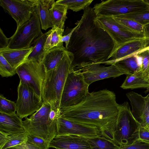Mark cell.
<instances>
[{"label":"cell","mask_w":149,"mask_h":149,"mask_svg":"<svg viewBox=\"0 0 149 149\" xmlns=\"http://www.w3.org/2000/svg\"><path fill=\"white\" fill-rule=\"evenodd\" d=\"M93 8L84 10L70 39L67 50L73 55L72 69L79 70L107 61L115 49L114 41L96 22Z\"/></svg>","instance_id":"obj_1"},{"label":"cell","mask_w":149,"mask_h":149,"mask_svg":"<svg viewBox=\"0 0 149 149\" xmlns=\"http://www.w3.org/2000/svg\"><path fill=\"white\" fill-rule=\"evenodd\" d=\"M119 105L113 92L100 90L89 92L77 105L60 109V116L78 123L96 127L101 135L114 141Z\"/></svg>","instance_id":"obj_2"},{"label":"cell","mask_w":149,"mask_h":149,"mask_svg":"<svg viewBox=\"0 0 149 149\" xmlns=\"http://www.w3.org/2000/svg\"><path fill=\"white\" fill-rule=\"evenodd\" d=\"M73 56L66 51L63 57L54 69L46 72L42 90L43 103H49L52 109L57 110L65 82L72 69Z\"/></svg>","instance_id":"obj_3"},{"label":"cell","mask_w":149,"mask_h":149,"mask_svg":"<svg viewBox=\"0 0 149 149\" xmlns=\"http://www.w3.org/2000/svg\"><path fill=\"white\" fill-rule=\"evenodd\" d=\"M51 109L49 103H43L39 109L23 121L26 132L42 139L49 144L56 134V120H53L49 117Z\"/></svg>","instance_id":"obj_4"},{"label":"cell","mask_w":149,"mask_h":149,"mask_svg":"<svg viewBox=\"0 0 149 149\" xmlns=\"http://www.w3.org/2000/svg\"><path fill=\"white\" fill-rule=\"evenodd\" d=\"M140 125L133 116L127 102L119 104L114 141L120 147L133 143L139 139Z\"/></svg>","instance_id":"obj_5"},{"label":"cell","mask_w":149,"mask_h":149,"mask_svg":"<svg viewBox=\"0 0 149 149\" xmlns=\"http://www.w3.org/2000/svg\"><path fill=\"white\" fill-rule=\"evenodd\" d=\"M147 0H108L95 4L93 8L96 17H112L148 11Z\"/></svg>","instance_id":"obj_6"},{"label":"cell","mask_w":149,"mask_h":149,"mask_svg":"<svg viewBox=\"0 0 149 149\" xmlns=\"http://www.w3.org/2000/svg\"><path fill=\"white\" fill-rule=\"evenodd\" d=\"M89 86L85 82L81 72L71 69L63 89L60 110L80 103L88 93Z\"/></svg>","instance_id":"obj_7"},{"label":"cell","mask_w":149,"mask_h":149,"mask_svg":"<svg viewBox=\"0 0 149 149\" xmlns=\"http://www.w3.org/2000/svg\"><path fill=\"white\" fill-rule=\"evenodd\" d=\"M39 16L36 10L28 21L17 28L10 38L8 47L25 49L31 47L33 42L43 33Z\"/></svg>","instance_id":"obj_8"},{"label":"cell","mask_w":149,"mask_h":149,"mask_svg":"<svg viewBox=\"0 0 149 149\" xmlns=\"http://www.w3.org/2000/svg\"><path fill=\"white\" fill-rule=\"evenodd\" d=\"M17 92L16 114L21 119L32 115L42 106V98L27 84L20 81Z\"/></svg>","instance_id":"obj_9"},{"label":"cell","mask_w":149,"mask_h":149,"mask_svg":"<svg viewBox=\"0 0 149 149\" xmlns=\"http://www.w3.org/2000/svg\"><path fill=\"white\" fill-rule=\"evenodd\" d=\"M16 72L20 81L32 87L42 98V87L46 73L43 64L35 61L25 62L16 69Z\"/></svg>","instance_id":"obj_10"},{"label":"cell","mask_w":149,"mask_h":149,"mask_svg":"<svg viewBox=\"0 0 149 149\" xmlns=\"http://www.w3.org/2000/svg\"><path fill=\"white\" fill-rule=\"evenodd\" d=\"M95 20L99 26L109 35L113 40L115 49L127 42L145 37L143 34L131 32L112 17H96Z\"/></svg>","instance_id":"obj_11"},{"label":"cell","mask_w":149,"mask_h":149,"mask_svg":"<svg viewBox=\"0 0 149 149\" xmlns=\"http://www.w3.org/2000/svg\"><path fill=\"white\" fill-rule=\"evenodd\" d=\"M37 0H0V5L15 21L17 28L29 20L36 10Z\"/></svg>","instance_id":"obj_12"},{"label":"cell","mask_w":149,"mask_h":149,"mask_svg":"<svg viewBox=\"0 0 149 149\" xmlns=\"http://www.w3.org/2000/svg\"><path fill=\"white\" fill-rule=\"evenodd\" d=\"M81 72L86 83L89 86L93 82L110 77H116L123 74H131L123 70L114 64L108 66L93 64L78 70Z\"/></svg>","instance_id":"obj_13"},{"label":"cell","mask_w":149,"mask_h":149,"mask_svg":"<svg viewBox=\"0 0 149 149\" xmlns=\"http://www.w3.org/2000/svg\"><path fill=\"white\" fill-rule=\"evenodd\" d=\"M56 136L74 135L90 137L100 135L96 127L83 125L66 119L60 116L56 119Z\"/></svg>","instance_id":"obj_14"},{"label":"cell","mask_w":149,"mask_h":149,"mask_svg":"<svg viewBox=\"0 0 149 149\" xmlns=\"http://www.w3.org/2000/svg\"><path fill=\"white\" fill-rule=\"evenodd\" d=\"M149 47V38L144 37L127 42L116 48L106 61L101 64L111 65L114 62L136 54Z\"/></svg>","instance_id":"obj_15"},{"label":"cell","mask_w":149,"mask_h":149,"mask_svg":"<svg viewBox=\"0 0 149 149\" xmlns=\"http://www.w3.org/2000/svg\"><path fill=\"white\" fill-rule=\"evenodd\" d=\"M135 119L142 126L149 128V95L143 96L134 91L126 94Z\"/></svg>","instance_id":"obj_16"},{"label":"cell","mask_w":149,"mask_h":149,"mask_svg":"<svg viewBox=\"0 0 149 149\" xmlns=\"http://www.w3.org/2000/svg\"><path fill=\"white\" fill-rule=\"evenodd\" d=\"M49 147L56 149H91L86 137L74 135L55 136Z\"/></svg>","instance_id":"obj_17"},{"label":"cell","mask_w":149,"mask_h":149,"mask_svg":"<svg viewBox=\"0 0 149 149\" xmlns=\"http://www.w3.org/2000/svg\"><path fill=\"white\" fill-rule=\"evenodd\" d=\"M23 121L16 114L9 115L0 112V131L9 136L26 132Z\"/></svg>","instance_id":"obj_18"},{"label":"cell","mask_w":149,"mask_h":149,"mask_svg":"<svg viewBox=\"0 0 149 149\" xmlns=\"http://www.w3.org/2000/svg\"><path fill=\"white\" fill-rule=\"evenodd\" d=\"M33 48V46L25 49H11L7 47L0 49V54L16 69L25 62Z\"/></svg>","instance_id":"obj_19"},{"label":"cell","mask_w":149,"mask_h":149,"mask_svg":"<svg viewBox=\"0 0 149 149\" xmlns=\"http://www.w3.org/2000/svg\"><path fill=\"white\" fill-rule=\"evenodd\" d=\"M66 51L63 45H59L45 51L41 63L46 72L54 69L58 65Z\"/></svg>","instance_id":"obj_20"},{"label":"cell","mask_w":149,"mask_h":149,"mask_svg":"<svg viewBox=\"0 0 149 149\" xmlns=\"http://www.w3.org/2000/svg\"><path fill=\"white\" fill-rule=\"evenodd\" d=\"M55 2L54 0H37L36 10L43 30H46L49 28L53 27L50 9Z\"/></svg>","instance_id":"obj_21"},{"label":"cell","mask_w":149,"mask_h":149,"mask_svg":"<svg viewBox=\"0 0 149 149\" xmlns=\"http://www.w3.org/2000/svg\"><path fill=\"white\" fill-rule=\"evenodd\" d=\"M138 53L117 61L112 64L131 74L141 70L142 57Z\"/></svg>","instance_id":"obj_22"},{"label":"cell","mask_w":149,"mask_h":149,"mask_svg":"<svg viewBox=\"0 0 149 149\" xmlns=\"http://www.w3.org/2000/svg\"><path fill=\"white\" fill-rule=\"evenodd\" d=\"M149 87V82L141 70L127 75L120 87L124 89L146 88Z\"/></svg>","instance_id":"obj_23"},{"label":"cell","mask_w":149,"mask_h":149,"mask_svg":"<svg viewBox=\"0 0 149 149\" xmlns=\"http://www.w3.org/2000/svg\"><path fill=\"white\" fill-rule=\"evenodd\" d=\"M67 10L66 6L57 3L55 2L52 4L50 11L53 27L64 29Z\"/></svg>","instance_id":"obj_24"},{"label":"cell","mask_w":149,"mask_h":149,"mask_svg":"<svg viewBox=\"0 0 149 149\" xmlns=\"http://www.w3.org/2000/svg\"><path fill=\"white\" fill-rule=\"evenodd\" d=\"M50 31L43 33L33 42L31 46L33 47V50L25 62L35 61L41 63L45 52L44 49L45 44Z\"/></svg>","instance_id":"obj_25"},{"label":"cell","mask_w":149,"mask_h":149,"mask_svg":"<svg viewBox=\"0 0 149 149\" xmlns=\"http://www.w3.org/2000/svg\"><path fill=\"white\" fill-rule=\"evenodd\" d=\"M86 138L91 149H117L120 147L113 141L101 135Z\"/></svg>","instance_id":"obj_26"},{"label":"cell","mask_w":149,"mask_h":149,"mask_svg":"<svg viewBox=\"0 0 149 149\" xmlns=\"http://www.w3.org/2000/svg\"><path fill=\"white\" fill-rule=\"evenodd\" d=\"M50 30L45 44V51H48L58 46L63 45V43L61 41L64 29L53 27Z\"/></svg>","instance_id":"obj_27"},{"label":"cell","mask_w":149,"mask_h":149,"mask_svg":"<svg viewBox=\"0 0 149 149\" xmlns=\"http://www.w3.org/2000/svg\"><path fill=\"white\" fill-rule=\"evenodd\" d=\"M93 0H58L56 3L66 6L68 10L77 12L90 6Z\"/></svg>","instance_id":"obj_28"},{"label":"cell","mask_w":149,"mask_h":149,"mask_svg":"<svg viewBox=\"0 0 149 149\" xmlns=\"http://www.w3.org/2000/svg\"><path fill=\"white\" fill-rule=\"evenodd\" d=\"M111 17L131 32L144 35V25L134 21L118 16Z\"/></svg>","instance_id":"obj_29"},{"label":"cell","mask_w":149,"mask_h":149,"mask_svg":"<svg viewBox=\"0 0 149 149\" xmlns=\"http://www.w3.org/2000/svg\"><path fill=\"white\" fill-rule=\"evenodd\" d=\"M28 134L27 132H25L9 136L8 141L1 149L13 148L27 141Z\"/></svg>","instance_id":"obj_30"},{"label":"cell","mask_w":149,"mask_h":149,"mask_svg":"<svg viewBox=\"0 0 149 149\" xmlns=\"http://www.w3.org/2000/svg\"><path fill=\"white\" fill-rule=\"evenodd\" d=\"M16 105L15 102L7 99L2 94L0 96V112L12 115L16 114Z\"/></svg>","instance_id":"obj_31"},{"label":"cell","mask_w":149,"mask_h":149,"mask_svg":"<svg viewBox=\"0 0 149 149\" xmlns=\"http://www.w3.org/2000/svg\"><path fill=\"white\" fill-rule=\"evenodd\" d=\"M17 74L16 69L13 67L0 54V74L2 77H12Z\"/></svg>","instance_id":"obj_32"},{"label":"cell","mask_w":149,"mask_h":149,"mask_svg":"<svg viewBox=\"0 0 149 149\" xmlns=\"http://www.w3.org/2000/svg\"><path fill=\"white\" fill-rule=\"evenodd\" d=\"M117 16L134 21L144 26L149 24V12L148 11Z\"/></svg>","instance_id":"obj_33"},{"label":"cell","mask_w":149,"mask_h":149,"mask_svg":"<svg viewBox=\"0 0 149 149\" xmlns=\"http://www.w3.org/2000/svg\"><path fill=\"white\" fill-rule=\"evenodd\" d=\"M27 141L38 149H49V144L42 139L28 134Z\"/></svg>","instance_id":"obj_34"},{"label":"cell","mask_w":149,"mask_h":149,"mask_svg":"<svg viewBox=\"0 0 149 149\" xmlns=\"http://www.w3.org/2000/svg\"><path fill=\"white\" fill-rule=\"evenodd\" d=\"M138 54L142 57L141 70L147 79V76L149 73V52L146 48Z\"/></svg>","instance_id":"obj_35"},{"label":"cell","mask_w":149,"mask_h":149,"mask_svg":"<svg viewBox=\"0 0 149 149\" xmlns=\"http://www.w3.org/2000/svg\"><path fill=\"white\" fill-rule=\"evenodd\" d=\"M117 149H149V144L139 139L131 144L122 146Z\"/></svg>","instance_id":"obj_36"},{"label":"cell","mask_w":149,"mask_h":149,"mask_svg":"<svg viewBox=\"0 0 149 149\" xmlns=\"http://www.w3.org/2000/svg\"><path fill=\"white\" fill-rule=\"evenodd\" d=\"M139 139L149 144V128L143 127L140 125Z\"/></svg>","instance_id":"obj_37"},{"label":"cell","mask_w":149,"mask_h":149,"mask_svg":"<svg viewBox=\"0 0 149 149\" xmlns=\"http://www.w3.org/2000/svg\"><path fill=\"white\" fill-rule=\"evenodd\" d=\"M10 38H8L1 28L0 29V49L8 47Z\"/></svg>","instance_id":"obj_38"},{"label":"cell","mask_w":149,"mask_h":149,"mask_svg":"<svg viewBox=\"0 0 149 149\" xmlns=\"http://www.w3.org/2000/svg\"><path fill=\"white\" fill-rule=\"evenodd\" d=\"M13 148L17 149H38L34 146L28 143L27 141L16 146Z\"/></svg>","instance_id":"obj_39"},{"label":"cell","mask_w":149,"mask_h":149,"mask_svg":"<svg viewBox=\"0 0 149 149\" xmlns=\"http://www.w3.org/2000/svg\"><path fill=\"white\" fill-rule=\"evenodd\" d=\"M76 26L72 29L71 31L67 34L63 36L61 39V42L63 43L64 42L65 44V47L67 48L69 43L70 39L72 36V33L76 28Z\"/></svg>","instance_id":"obj_40"},{"label":"cell","mask_w":149,"mask_h":149,"mask_svg":"<svg viewBox=\"0 0 149 149\" xmlns=\"http://www.w3.org/2000/svg\"><path fill=\"white\" fill-rule=\"evenodd\" d=\"M9 135L5 132L0 131V149H1L7 142Z\"/></svg>","instance_id":"obj_41"},{"label":"cell","mask_w":149,"mask_h":149,"mask_svg":"<svg viewBox=\"0 0 149 149\" xmlns=\"http://www.w3.org/2000/svg\"><path fill=\"white\" fill-rule=\"evenodd\" d=\"M144 34L146 37H149V24L144 26Z\"/></svg>","instance_id":"obj_42"},{"label":"cell","mask_w":149,"mask_h":149,"mask_svg":"<svg viewBox=\"0 0 149 149\" xmlns=\"http://www.w3.org/2000/svg\"><path fill=\"white\" fill-rule=\"evenodd\" d=\"M145 92L148 93V95H149V87L146 88V90L145 91Z\"/></svg>","instance_id":"obj_43"},{"label":"cell","mask_w":149,"mask_h":149,"mask_svg":"<svg viewBox=\"0 0 149 149\" xmlns=\"http://www.w3.org/2000/svg\"><path fill=\"white\" fill-rule=\"evenodd\" d=\"M147 80L149 82V73L147 77Z\"/></svg>","instance_id":"obj_44"},{"label":"cell","mask_w":149,"mask_h":149,"mask_svg":"<svg viewBox=\"0 0 149 149\" xmlns=\"http://www.w3.org/2000/svg\"><path fill=\"white\" fill-rule=\"evenodd\" d=\"M147 2L148 4V12H149V0H147Z\"/></svg>","instance_id":"obj_45"},{"label":"cell","mask_w":149,"mask_h":149,"mask_svg":"<svg viewBox=\"0 0 149 149\" xmlns=\"http://www.w3.org/2000/svg\"><path fill=\"white\" fill-rule=\"evenodd\" d=\"M146 49L148 52H149V47L146 48Z\"/></svg>","instance_id":"obj_46"},{"label":"cell","mask_w":149,"mask_h":149,"mask_svg":"<svg viewBox=\"0 0 149 149\" xmlns=\"http://www.w3.org/2000/svg\"><path fill=\"white\" fill-rule=\"evenodd\" d=\"M7 149H17L15 148H9Z\"/></svg>","instance_id":"obj_47"},{"label":"cell","mask_w":149,"mask_h":149,"mask_svg":"<svg viewBox=\"0 0 149 149\" xmlns=\"http://www.w3.org/2000/svg\"><path fill=\"white\" fill-rule=\"evenodd\" d=\"M148 38H149V37H148Z\"/></svg>","instance_id":"obj_48"}]
</instances>
